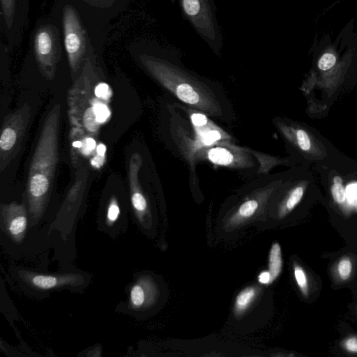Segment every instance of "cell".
I'll use <instances>...</instances> for the list:
<instances>
[{
	"instance_id": "1",
	"label": "cell",
	"mask_w": 357,
	"mask_h": 357,
	"mask_svg": "<svg viewBox=\"0 0 357 357\" xmlns=\"http://www.w3.org/2000/svg\"><path fill=\"white\" fill-rule=\"evenodd\" d=\"M128 5L100 8L84 0H56L50 13L60 25L73 82L81 73L87 59H96L102 66L110 22Z\"/></svg>"
},
{
	"instance_id": "2",
	"label": "cell",
	"mask_w": 357,
	"mask_h": 357,
	"mask_svg": "<svg viewBox=\"0 0 357 357\" xmlns=\"http://www.w3.org/2000/svg\"><path fill=\"white\" fill-rule=\"evenodd\" d=\"M128 51L146 73L181 100L206 112L217 111L216 102L205 90L208 88L183 66L176 50L139 39L128 45Z\"/></svg>"
},
{
	"instance_id": "3",
	"label": "cell",
	"mask_w": 357,
	"mask_h": 357,
	"mask_svg": "<svg viewBox=\"0 0 357 357\" xmlns=\"http://www.w3.org/2000/svg\"><path fill=\"white\" fill-rule=\"evenodd\" d=\"M112 96L104 67L96 59H87L68 92L70 125L98 136L101 127L111 117Z\"/></svg>"
},
{
	"instance_id": "4",
	"label": "cell",
	"mask_w": 357,
	"mask_h": 357,
	"mask_svg": "<svg viewBox=\"0 0 357 357\" xmlns=\"http://www.w3.org/2000/svg\"><path fill=\"white\" fill-rule=\"evenodd\" d=\"M61 105L54 104L43 122L29 167L26 195L29 214L40 218L52 189L58 161Z\"/></svg>"
},
{
	"instance_id": "5",
	"label": "cell",
	"mask_w": 357,
	"mask_h": 357,
	"mask_svg": "<svg viewBox=\"0 0 357 357\" xmlns=\"http://www.w3.org/2000/svg\"><path fill=\"white\" fill-rule=\"evenodd\" d=\"M26 65L49 82L69 66L60 25L51 13L38 18L30 33Z\"/></svg>"
},
{
	"instance_id": "6",
	"label": "cell",
	"mask_w": 357,
	"mask_h": 357,
	"mask_svg": "<svg viewBox=\"0 0 357 357\" xmlns=\"http://www.w3.org/2000/svg\"><path fill=\"white\" fill-rule=\"evenodd\" d=\"M181 12L197 33L218 56L223 46L214 0H178Z\"/></svg>"
},
{
	"instance_id": "7",
	"label": "cell",
	"mask_w": 357,
	"mask_h": 357,
	"mask_svg": "<svg viewBox=\"0 0 357 357\" xmlns=\"http://www.w3.org/2000/svg\"><path fill=\"white\" fill-rule=\"evenodd\" d=\"M31 116L26 103L4 119L0 135V171L2 173L17 155Z\"/></svg>"
},
{
	"instance_id": "8",
	"label": "cell",
	"mask_w": 357,
	"mask_h": 357,
	"mask_svg": "<svg viewBox=\"0 0 357 357\" xmlns=\"http://www.w3.org/2000/svg\"><path fill=\"white\" fill-rule=\"evenodd\" d=\"M15 274L25 289L36 294H45L66 289L78 290L84 288L89 281L83 273H78L44 274L17 268Z\"/></svg>"
},
{
	"instance_id": "9",
	"label": "cell",
	"mask_w": 357,
	"mask_h": 357,
	"mask_svg": "<svg viewBox=\"0 0 357 357\" xmlns=\"http://www.w3.org/2000/svg\"><path fill=\"white\" fill-rule=\"evenodd\" d=\"M70 155L76 169L89 165L94 169H100L106 161V146L97 135L89 134L71 126L69 133Z\"/></svg>"
},
{
	"instance_id": "10",
	"label": "cell",
	"mask_w": 357,
	"mask_h": 357,
	"mask_svg": "<svg viewBox=\"0 0 357 357\" xmlns=\"http://www.w3.org/2000/svg\"><path fill=\"white\" fill-rule=\"evenodd\" d=\"M29 23V0H0V31L10 52L18 47Z\"/></svg>"
},
{
	"instance_id": "11",
	"label": "cell",
	"mask_w": 357,
	"mask_h": 357,
	"mask_svg": "<svg viewBox=\"0 0 357 357\" xmlns=\"http://www.w3.org/2000/svg\"><path fill=\"white\" fill-rule=\"evenodd\" d=\"M277 125L287 140L307 158L317 160L326 157L325 147L305 128L283 121H278Z\"/></svg>"
},
{
	"instance_id": "12",
	"label": "cell",
	"mask_w": 357,
	"mask_h": 357,
	"mask_svg": "<svg viewBox=\"0 0 357 357\" xmlns=\"http://www.w3.org/2000/svg\"><path fill=\"white\" fill-rule=\"evenodd\" d=\"M142 165V158L139 153L132 155L128 167L130 195L134 212L141 222L149 213V204L139 180V173Z\"/></svg>"
},
{
	"instance_id": "13",
	"label": "cell",
	"mask_w": 357,
	"mask_h": 357,
	"mask_svg": "<svg viewBox=\"0 0 357 357\" xmlns=\"http://www.w3.org/2000/svg\"><path fill=\"white\" fill-rule=\"evenodd\" d=\"M27 216L24 204L13 202L2 206V225L13 239L21 241L23 238L28 225Z\"/></svg>"
},
{
	"instance_id": "14",
	"label": "cell",
	"mask_w": 357,
	"mask_h": 357,
	"mask_svg": "<svg viewBox=\"0 0 357 357\" xmlns=\"http://www.w3.org/2000/svg\"><path fill=\"white\" fill-rule=\"evenodd\" d=\"M307 181H301L288 190L279 206L280 218H283L289 214L300 203L307 188Z\"/></svg>"
},
{
	"instance_id": "15",
	"label": "cell",
	"mask_w": 357,
	"mask_h": 357,
	"mask_svg": "<svg viewBox=\"0 0 357 357\" xmlns=\"http://www.w3.org/2000/svg\"><path fill=\"white\" fill-rule=\"evenodd\" d=\"M354 271V261L352 257L344 255L340 257L331 267V275L336 284L347 282Z\"/></svg>"
},
{
	"instance_id": "16",
	"label": "cell",
	"mask_w": 357,
	"mask_h": 357,
	"mask_svg": "<svg viewBox=\"0 0 357 357\" xmlns=\"http://www.w3.org/2000/svg\"><path fill=\"white\" fill-rule=\"evenodd\" d=\"M343 61H339V56L333 45H327L317 61V68L322 73H335L340 68V63Z\"/></svg>"
},
{
	"instance_id": "17",
	"label": "cell",
	"mask_w": 357,
	"mask_h": 357,
	"mask_svg": "<svg viewBox=\"0 0 357 357\" xmlns=\"http://www.w3.org/2000/svg\"><path fill=\"white\" fill-rule=\"evenodd\" d=\"M206 156L211 162L218 165L231 166L236 163L234 153L224 147L211 148L207 151Z\"/></svg>"
},
{
	"instance_id": "18",
	"label": "cell",
	"mask_w": 357,
	"mask_h": 357,
	"mask_svg": "<svg viewBox=\"0 0 357 357\" xmlns=\"http://www.w3.org/2000/svg\"><path fill=\"white\" fill-rule=\"evenodd\" d=\"M257 290L255 287H248L236 296L234 305V313L236 315L243 313L256 297Z\"/></svg>"
},
{
	"instance_id": "19",
	"label": "cell",
	"mask_w": 357,
	"mask_h": 357,
	"mask_svg": "<svg viewBox=\"0 0 357 357\" xmlns=\"http://www.w3.org/2000/svg\"><path fill=\"white\" fill-rule=\"evenodd\" d=\"M282 267L281 248L279 243L273 244L268 258V268L271 276V282L274 281L280 274Z\"/></svg>"
},
{
	"instance_id": "20",
	"label": "cell",
	"mask_w": 357,
	"mask_h": 357,
	"mask_svg": "<svg viewBox=\"0 0 357 357\" xmlns=\"http://www.w3.org/2000/svg\"><path fill=\"white\" fill-rule=\"evenodd\" d=\"M146 301V291L143 287L142 282L138 281L135 282L130 291L128 307L129 309L138 310L141 309Z\"/></svg>"
},
{
	"instance_id": "21",
	"label": "cell",
	"mask_w": 357,
	"mask_h": 357,
	"mask_svg": "<svg viewBox=\"0 0 357 357\" xmlns=\"http://www.w3.org/2000/svg\"><path fill=\"white\" fill-rule=\"evenodd\" d=\"M294 276L298 288L303 297L307 298L310 294V282L305 268L298 263L293 266Z\"/></svg>"
},
{
	"instance_id": "22",
	"label": "cell",
	"mask_w": 357,
	"mask_h": 357,
	"mask_svg": "<svg viewBox=\"0 0 357 357\" xmlns=\"http://www.w3.org/2000/svg\"><path fill=\"white\" fill-rule=\"evenodd\" d=\"M259 207L256 199H251L243 202L231 218L233 223L243 221L252 216Z\"/></svg>"
},
{
	"instance_id": "23",
	"label": "cell",
	"mask_w": 357,
	"mask_h": 357,
	"mask_svg": "<svg viewBox=\"0 0 357 357\" xmlns=\"http://www.w3.org/2000/svg\"><path fill=\"white\" fill-rule=\"evenodd\" d=\"M331 190L334 202L340 206L344 205L346 202V191L340 176L333 177Z\"/></svg>"
},
{
	"instance_id": "24",
	"label": "cell",
	"mask_w": 357,
	"mask_h": 357,
	"mask_svg": "<svg viewBox=\"0 0 357 357\" xmlns=\"http://www.w3.org/2000/svg\"><path fill=\"white\" fill-rule=\"evenodd\" d=\"M339 347L347 355L357 356V333L342 337L339 342Z\"/></svg>"
},
{
	"instance_id": "25",
	"label": "cell",
	"mask_w": 357,
	"mask_h": 357,
	"mask_svg": "<svg viewBox=\"0 0 357 357\" xmlns=\"http://www.w3.org/2000/svg\"><path fill=\"white\" fill-rule=\"evenodd\" d=\"M120 208L117 199L115 197L111 198L106 212V223L109 227L115 225L120 216Z\"/></svg>"
},
{
	"instance_id": "26",
	"label": "cell",
	"mask_w": 357,
	"mask_h": 357,
	"mask_svg": "<svg viewBox=\"0 0 357 357\" xmlns=\"http://www.w3.org/2000/svg\"><path fill=\"white\" fill-rule=\"evenodd\" d=\"M221 138L222 134L215 129L204 131L199 136L200 142L204 146H210Z\"/></svg>"
},
{
	"instance_id": "27",
	"label": "cell",
	"mask_w": 357,
	"mask_h": 357,
	"mask_svg": "<svg viewBox=\"0 0 357 357\" xmlns=\"http://www.w3.org/2000/svg\"><path fill=\"white\" fill-rule=\"evenodd\" d=\"M91 6L100 8H111L118 5L129 3L130 0H84Z\"/></svg>"
},
{
	"instance_id": "28",
	"label": "cell",
	"mask_w": 357,
	"mask_h": 357,
	"mask_svg": "<svg viewBox=\"0 0 357 357\" xmlns=\"http://www.w3.org/2000/svg\"><path fill=\"white\" fill-rule=\"evenodd\" d=\"M191 121L195 126L202 127L207 123L208 119L206 116L203 114L193 113L191 115Z\"/></svg>"
},
{
	"instance_id": "29",
	"label": "cell",
	"mask_w": 357,
	"mask_h": 357,
	"mask_svg": "<svg viewBox=\"0 0 357 357\" xmlns=\"http://www.w3.org/2000/svg\"><path fill=\"white\" fill-rule=\"evenodd\" d=\"M258 280L261 284H269L271 282V276L269 271H263L258 276Z\"/></svg>"
},
{
	"instance_id": "30",
	"label": "cell",
	"mask_w": 357,
	"mask_h": 357,
	"mask_svg": "<svg viewBox=\"0 0 357 357\" xmlns=\"http://www.w3.org/2000/svg\"><path fill=\"white\" fill-rule=\"evenodd\" d=\"M354 312L355 314L357 316V304H356L354 307Z\"/></svg>"
}]
</instances>
